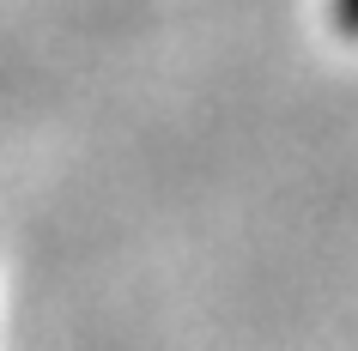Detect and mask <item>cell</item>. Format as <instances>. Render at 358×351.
I'll use <instances>...</instances> for the list:
<instances>
[{"label":"cell","instance_id":"cell-1","mask_svg":"<svg viewBox=\"0 0 358 351\" xmlns=\"http://www.w3.org/2000/svg\"><path fill=\"white\" fill-rule=\"evenodd\" d=\"M334 24L346 37H358V0H334Z\"/></svg>","mask_w":358,"mask_h":351}]
</instances>
